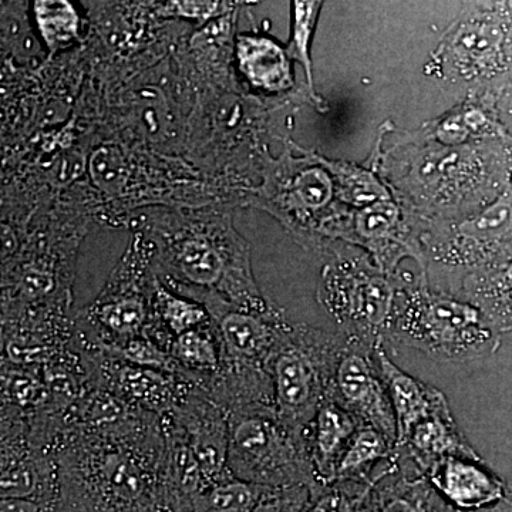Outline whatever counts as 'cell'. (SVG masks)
<instances>
[{
  "label": "cell",
  "mask_w": 512,
  "mask_h": 512,
  "mask_svg": "<svg viewBox=\"0 0 512 512\" xmlns=\"http://www.w3.org/2000/svg\"><path fill=\"white\" fill-rule=\"evenodd\" d=\"M153 248L158 279L171 291L202 303L266 312L274 308L262 295L251 266L248 242L232 215L215 210H153L137 227Z\"/></svg>",
  "instance_id": "cell-1"
},
{
  "label": "cell",
  "mask_w": 512,
  "mask_h": 512,
  "mask_svg": "<svg viewBox=\"0 0 512 512\" xmlns=\"http://www.w3.org/2000/svg\"><path fill=\"white\" fill-rule=\"evenodd\" d=\"M163 417L127 434L70 433L56 450L64 512H168Z\"/></svg>",
  "instance_id": "cell-2"
},
{
  "label": "cell",
  "mask_w": 512,
  "mask_h": 512,
  "mask_svg": "<svg viewBox=\"0 0 512 512\" xmlns=\"http://www.w3.org/2000/svg\"><path fill=\"white\" fill-rule=\"evenodd\" d=\"M399 174L404 210L420 228L471 214L493 202L511 181L512 147L505 140L424 147L409 154Z\"/></svg>",
  "instance_id": "cell-3"
},
{
  "label": "cell",
  "mask_w": 512,
  "mask_h": 512,
  "mask_svg": "<svg viewBox=\"0 0 512 512\" xmlns=\"http://www.w3.org/2000/svg\"><path fill=\"white\" fill-rule=\"evenodd\" d=\"M386 339L450 363L484 359L501 345V333L477 306L431 288L426 274L413 276L399 292Z\"/></svg>",
  "instance_id": "cell-4"
},
{
  "label": "cell",
  "mask_w": 512,
  "mask_h": 512,
  "mask_svg": "<svg viewBox=\"0 0 512 512\" xmlns=\"http://www.w3.org/2000/svg\"><path fill=\"white\" fill-rule=\"evenodd\" d=\"M221 343V366L205 393L227 412L251 404L274 406L272 360L291 320L278 306L266 312L211 309Z\"/></svg>",
  "instance_id": "cell-5"
},
{
  "label": "cell",
  "mask_w": 512,
  "mask_h": 512,
  "mask_svg": "<svg viewBox=\"0 0 512 512\" xmlns=\"http://www.w3.org/2000/svg\"><path fill=\"white\" fill-rule=\"evenodd\" d=\"M158 276L153 248L140 231L93 302L74 313V342L84 353H104L153 328V292Z\"/></svg>",
  "instance_id": "cell-6"
},
{
  "label": "cell",
  "mask_w": 512,
  "mask_h": 512,
  "mask_svg": "<svg viewBox=\"0 0 512 512\" xmlns=\"http://www.w3.org/2000/svg\"><path fill=\"white\" fill-rule=\"evenodd\" d=\"M229 414L232 476L262 487L318 484L308 433L282 419L271 404H251Z\"/></svg>",
  "instance_id": "cell-7"
},
{
  "label": "cell",
  "mask_w": 512,
  "mask_h": 512,
  "mask_svg": "<svg viewBox=\"0 0 512 512\" xmlns=\"http://www.w3.org/2000/svg\"><path fill=\"white\" fill-rule=\"evenodd\" d=\"M323 251L332 259L323 268L318 301L339 332L383 345L392 323L397 296L413 278L387 274L365 254L352 255L329 242Z\"/></svg>",
  "instance_id": "cell-8"
},
{
  "label": "cell",
  "mask_w": 512,
  "mask_h": 512,
  "mask_svg": "<svg viewBox=\"0 0 512 512\" xmlns=\"http://www.w3.org/2000/svg\"><path fill=\"white\" fill-rule=\"evenodd\" d=\"M426 269L443 274L456 295L467 276L491 271L512 261V177L505 190L484 208L421 227Z\"/></svg>",
  "instance_id": "cell-9"
},
{
  "label": "cell",
  "mask_w": 512,
  "mask_h": 512,
  "mask_svg": "<svg viewBox=\"0 0 512 512\" xmlns=\"http://www.w3.org/2000/svg\"><path fill=\"white\" fill-rule=\"evenodd\" d=\"M444 37L431 67L443 79L466 83L473 96H493L512 80V9L508 0L474 2Z\"/></svg>",
  "instance_id": "cell-10"
},
{
  "label": "cell",
  "mask_w": 512,
  "mask_h": 512,
  "mask_svg": "<svg viewBox=\"0 0 512 512\" xmlns=\"http://www.w3.org/2000/svg\"><path fill=\"white\" fill-rule=\"evenodd\" d=\"M345 342L342 332L291 323L272 360L274 406L282 419L308 433L328 399L333 372Z\"/></svg>",
  "instance_id": "cell-11"
},
{
  "label": "cell",
  "mask_w": 512,
  "mask_h": 512,
  "mask_svg": "<svg viewBox=\"0 0 512 512\" xmlns=\"http://www.w3.org/2000/svg\"><path fill=\"white\" fill-rule=\"evenodd\" d=\"M379 346L345 335L328 397L355 414L363 426L375 427L396 444V414L377 359Z\"/></svg>",
  "instance_id": "cell-12"
},
{
  "label": "cell",
  "mask_w": 512,
  "mask_h": 512,
  "mask_svg": "<svg viewBox=\"0 0 512 512\" xmlns=\"http://www.w3.org/2000/svg\"><path fill=\"white\" fill-rule=\"evenodd\" d=\"M2 500L60 501V474L56 454L37 446L29 437L28 424L20 417L2 414Z\"/></svg>",
  "instance_id": "cell-13"
},
{
  "label": "cell",
  "mask_w": 512,
  "mask_h": 512,
  "mask_svg": "<svg viewBox=\"0 0 512 512\" xmlns=\"http://www.w3.org/2000/svg\"><path fill=\"white\" fill-rule=\"evenodd\" d=\"M83 353L94 384L126 400L131 406L164 417L173 412L194 384L161 370L131 365L124 360Z\"/></svg>",
  "instance_id": "cell-14"
},
{
  "label": "cell",
  "mask_w": 512,
  "mask_h": 512,
  "mask_svg": "<svg viewBox=\"0 0 512 512\" xmlns=\"http://www.w3.org/2000/svg\"><path fill=\"white\" fill-rule=\"evenodd\" d=\"M190 444L208 485L232 478L229 470V414L198 387L167 414Z\"/></svg>",
  "instance_id": "cell-15"
},
{
  "label": "cell",
  "mask_w": 512,
  "mask_h": 512,
  "mask_svg": "<svg viewBox=\"0 0 512 512\" xmlns=\"http://www.w3.org/2000/svg\"><path fill=\"white\" fill-rule=\"evenodd\" d=\"M426 477L441 497L458 511H480L500 503L508 495V485L483 458H444Z\"/></svg>",
  "instance_id": "cell-16"
},
{
  "label": "cell",
  "mask_w": 512,
  "mask_h": 512,
  "mask_svg": "<svg viewBox=\"0 0 512 512\" xmlns=\"http://www.w3.org/2000/svg\"><path fill=\"white\" fill-rule=\"evenodd\" d=\"M396 450L399 463L409 464L423 476L444 458H481L458 429L451 409L419 421Z\"/></svg>",
  "instance_id": "cell-17"
},
{
  "label": "cell",
  "mask_w": 512,
  "mask_h": 512,
  "mask_svg": "<svg viewBox=\"0 0 512 512\" xmlns=\"http://www.w3.org/2000/svg\"><path fill=\"white\" fill-rule=\"evenodd\" d=\"M165 446L160 467V493L168 512H194L195 501L208 487L190 444L168 416L163 417Z\"/></svg>",
  "instance_id": "cell-18"
},
{
  "label": "cell",
  "mask_w": 512,
  "mask_h": 512,
  "mask_svg": "<svg viewBox=\"0 0 512 512\" xmlns=\"http://www.w3.org/2000/svg\"><path fill=\"white\" fill-rule=\"evenodd\" d=\"M377 359L396 414L397 446L419 421L450 410V404L439 389L403 372L387 356L383 345L377 348Z\"/></svg>",
  "instance_id": "cell-19"
},
{
  "label": "cell",
  "mask_w": 512,
  "mask_h": 512,
  "mask_svg": "<svg viewBox=\"0 0 512 512\" xmlns=\"http://www.w3.org/2000/svg\"><path fill=\"white\" fill-rule=\"evenodd\" d=\"M360 426L362 423L355 414L332 397H328L319 407L308 430L318 484L335 481L340 460Z\"/></svg>",
  "instance_id": "cell-20"
},
{
  "label": "cell",
  "mask_w": 512,
  "mask_h": 512,
  "mask_svg": "<svg viewBox=\"0 0 512 512\" xmlns=\"http://www.w3.org/2000/svg\"><path fill=\"white\" fill-rule=\"evenodd\" d=\"M375 512H458L426 476L406 464H394L373 484Z\"/></svg>",
  "instance_id": "cell-21"
},
{
  "label": "cell",
  "mask_w": 512,
  "mask_h": 512,
  "mask_svg": "<svg viewBox=\"0 0 512 512\" xmlns=\"http://www.w3.org/2000/svg\"><path fill=\"white\" fill-rule=\"evenodd\" d=\"M237 59L242 74L256 89L271 93L291 89L292 57L274 40L264 36L239 37Z\"/></svg>",
  "instance_id": "cell-22"
},
{
  "label": "cell",
  "mask_w": 512,
  "mask_h": 512,
  "mask_svg": "<svg viewBox=\"0 0 512 512\" xmlns=\"http://www.w3.org/2000/svg\"><path fill=\"white\" fill-rule=\"evenodd\" d=\"M456 295L477 306L501 335L512 332V261L467 276Z\"/></svg>",
  "instance_id": "cell-23"
},
{
  "label": "cell",
  "mask_w": 512,
  "mask_h": 512,
  "mask_svg": "<svg viewBox=\"0 0 512 512\" xmlns=\"http://www.w3.org/2000/svg\"><path fill=\"white\" fill-rule=\"evenodd\" d=\"M214 323L202 303L171 291L157 279L153 292V328L150 336L170 350L175 336Z\"/></svg>",
  "instance_id": "cell-24"
},
{
  "label": "cell",
  "mask_w": 512,
  "mask_h": 512,
  "mask_svg": "<svg viewBox=\"0 0 512 512\" xmlns=\"http://www.w3.org/2000/svg\"><path fill=\"white\" fill-rule=\"evenodd\" d=\"M394 464H397L396 444L375 427L362 424L340 460L335 480L375 483Z\"/></svg>",
  "instance_id": "cell-25"
},
{
  "label": "cell",
  "mask_w": 512,
  "mask_h": 512,
  "mask_svg": "<svg viewBox=\"0 0 512 512\" xmlns=\"http://www.w3.org/2000/svg\"><path fill=\"white\" fill-rule=\"evenodd\" d=\"M170 353L184 379L205 392L221 366V343L215 323L175 336Z\"/></svg>",
  "instance_id": "cell-26"
},
{
  "label": "cell",
  "mask_w": 512,
  "mask_h": 512,
  "mask_svg": "<svg viewBox=\"0 0 512 512\" xmlns=\"http://www.w3.org/2000/svg\"><path fill=\"white\" fill-rule=\"evenodd\" d=\"M373 484L335 480L313 485L308 512H375Z\"/></svg>",
  "instance_id": "cell-27"
},
{
  "label": "cell",
  "mask_w": 512,
  "mask_h": 512,
  "mask_svg": "<svg viewBox=\"0 0 512 512\" xmlns=\"http://www.w3.org/2000/svg\"><path fill=\"white\" fill-rule=\"evenodd\" d=\"M264 488L235 477L208 485L195 501L194 512H254Z\"/></svg>",
  "instance_id": "cell-28"
},
{
  "label": "cell",
  "mask_w": 512,
  "mask_h": 512,
  "mask_svg": "<svg viewBox=\"0 0 512 512\" xmlns=\"http://www.w3.org/2000/svg\"><path fill=\"white\" fill-rule=\"evenodd\" d=\"M325 0H292V37L288 53L293 60L302 64L312 96L316 99L313 87L311 43L318 23L320 9Z\"/></svg>",
  "instance_id": "cell-29"
},
{
  "label": "cell",
  "mask_w": 512,
  "mask_h": 512,
  "mask_svg": "<svg viewBox=\"0 0 512 512\" xmlns=\"http://www.w3.org/2000/svg\"><path fill=\"white\" fill-rule=\"evenodd\" d=\"M35 15L40 32L53 49L76 37L79 16L69 0H36Z\"/></svg>",
  "instance_id": "cell-30"
},
{
  "label": "cell",
  "mask_w": 512,
  "mask_h": 512,
  "mask_svg": "<svg viewBox=\"0 0 512 512\" xmlns=\"http://www.w3.org/2000/svg\"><path fill=\"white\" fill-rule=\"evenodd\" d=\"M100 355L124 360V362L131 363V365L151 367V369L171 373V375L184 379L180 366L175 362L170 350L165 349L164 346H161L160 343H157L148 335L127 340V342L114 346V348L100 353Z\"/></svg>",
  "instance_id": "cell-31"
},
{
  "label": "cell",
  "mask_w": 512,
  "mask_h": 512,
  "mask_svg": "<svg viewBox=\"0 0 512 512\" xmlns=\"http://www.w3.org/2000/svg\"><path fill=\"white\" fill-rule=\"evenodd\" d=\"M311 487H265L256 503L254 512H308Z\"/></svg>",
  "instance_id": "cell-32"
},
{
  "label": "cell",
  "mask_w": 512,
  "mask_h": 512,
  "mask_svg": "<svg viewBox=\"0 0 512 512\" xmlns=\"http://www.w3.org/2000/svg\"><path fill=\"white\" fill-rule=\"evenodd\" d=\"M0 512H64L60 501L43 503V501L13 500L5 498L0 504Z\"/></svg>",
  "instance_id": "cell-33"
},
{
  "label": "cell",
  "mask_w": 512,
  "mask_h": 512,
  "mask_svg": "<svg viewBox=\"0 0 512 512\" xmlns=\"http://www.w3.org/2000/svg\"><path fill=\"white\" fill-rule=\"evenodd\" d=\"M495 109L512 147V80L498 93Z\"/></svg>",
  "instance_id": "cell-34"
},
{
  "label": "cell",
  "mask_w": 512,
  "mask_h": 512,
  "mask_svg": "<svg viewBox=\"0 0 512 512\" xmlns=\"http://www.w3.org/2000/svg\"><path fill=\"white\" fill-rule=\"evenodd\" d=\"M477 512H512V503L510 498L500 501V503L491 505V507L483 508V510Z\"/></svg>",
  "instance_id": "cell-35"
},
{
  "label": "cell",
  "mask_w": 512,
  "mask_h": 512,
  "mask_svg": "<svg viewBox=\"0 0 512 512\" xmlns=\"http://www.w3.org/2000/svg\"><path fill=\"white\" fill-rule=\"evenodd\" d=\"M508 498H510L512 503V484L508 485Z\"/></svg>",
  "instance_id": "cell-36"
},
{
  "label": "cell",
  "mask_w": 512,
  "mask_h": 512,
  "mask_svg": "<svg viewBox=\"0 0 512 512\" xmlns=\"http://www.w3.org/2000/svg\"><path fill=\"white\" fill-rule=\"evenodd\" d=\"M473 2H498V0H473Z\"/></svg>",
  "instance_id": "cell-37"
},
{
  "label": "cell",
  "mask_w": 512,
  "mask_h": 512,
  "mask_svg": "<svg viewBox=\"0 0 512 512\" xmlns=\"http://www.w3.org/2000/svg\"><path fill=\"white\" fill-rule=\"evenodd\" d=\"M458 512H477V511H458Z\"/></svg>",
  "instance_id": "cell-38"
}]
</instances>
